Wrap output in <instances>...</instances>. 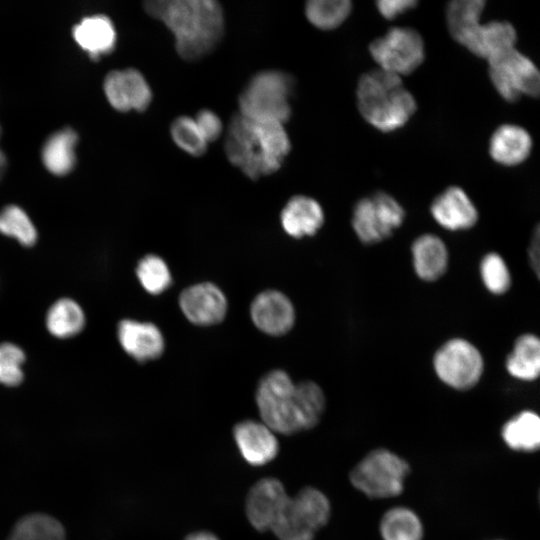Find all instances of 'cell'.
<instances>
[{
	"label": "cell",
	"mask_w": 540,
	"mask_h": 540,
	"mask_svg": "<svg viewBox=\"0 0 540 540\" xmlns=\"http://www.w3.org/2000/svg\"><path fill=\"white\" fill-rule=\"evenodd\" d=\"M85 312L78 302L63 297L51 304L45 315L47 331L55 338L68 339L85 327Z\"/></svg>",
	"instance_id": "obj_28"
},
{
	"label": "cell",
	"mask_w": 540,
	"mask_h": 540,
	"mask_svg": "<svg viewBox=\"0 0 540 540\" xmlns=\"http://www.w3.org/2000/svg\"><path fill=\"white\" fill-rule=\"evenodd\" d=\"M517 30L507 20H490L476 24L461 40L460 46L474 56L485 59L502 54L516 47Z\"/></svg>",
	"instance_id": "obj_16"
},
{
	"label": "cell",
	"mask_w": 540,
	"mask_h": 540,
	"mask_svg": "<svg viewBox=\"0 0 540 540\" xmlns=\"http://www.w3.org/2000/svg\"><path fill=\"white\" fill-rule=\"evenodd\" d=\"M404 206L390 193L378 190L358 199L351 213V227L366 246L388 240L404 224Z\"/></svg>",
	"instance_id": "obj_8"
},
{
	"label": "cell",
	"mask_w": 540,
	"mask_h": 540,
	"mask_svg": "<svg viewBox=\"0 0 540 540\" xmlns=\"http://www.w3.org/2000/svg\"><path fill=\"white\" fill-rule=\"evenodd\" d=\"M291 151L285 125L254 120L236 112L225 132L228 161L250 180L277 172Z\"/></svg>",
	"instance_id": "obj_2"
},
{
	"label": "cell",
	"mask_w": 540,
	"mask_h": 540,
	"mask_svg": "<svg viewBox=\"0 0 540 540\" xmlns=\"http://www.w3.org/2000/svg\"><path fill=\"white\" fill-rule=\"evenodd\" d=\"M432 368L442 384L452 390L466 392L480 383L485 360L473 342L463 337H453L435 350Z\"/></svg>",
	"instance_id": "obj_9"
},
{
	"label": "cell",
	"mask_w": 540,
	"mask_h": 540,
	"mask_svg": "<svg viewBox=\"0 0 540 540\" xmlns=\"http://www.w3.org/2000/svg\"><path fill=\"white\" fill-rule=\"evenodd\" d=\"M170 135L177 147L193 157H200L207 151L208 143L193 117L187 115L176 117L171 122Z\"/></svg>",
	"instance_id": "obj_35"
},
{
	"label": "cell",
	"mask_w": 540,
	"mask_h": 540,
	"mask_svg": "<svg viewBox=\"0 0 540 540\" xmlns=\"http://www.w3.org/2000/svg\"><path fill=\"white\" fill-rule=\"evenodd\" d=\"M117 339L122 349L140 363L159 358L165 349L163 334L151 322L123 319L117 325Z\"/></svg>",
	"instance_id": "obj_19"
},
{
	"label": "cell",
	"mask_w": 540,
	"mask_h": 540,
	"mask_svg": "<svg viewBox=\"0 0 540 540\" xmlns=\"http://www.w3.org/2000/svg\"><path fill=\"white\" fill-rule=\"evenodd\" d=\"M179 306L193 324L210 326L220 323L227 313V299L219 287L202 282L185 288L179 295Z\"/></svg>",
	"instance_id": "obj_15"
},
{
	"label": "cell",
	"mask_w": 540,
	"mask_h": 540,
	"mask_svg": "<svg viewBox=\"0 0 540 540\" xmlns=\"http://www.w3.org/2000/svg\"><path fill=\"white\" fill-rule=\"evenodd\" d=\"M103 90L109 104L120 112H143L153 98L146 78L134 68L110 71L104 79Z\"/></svg>",
	"instance_id": "obj_12"
},
{
	"label": "cell",
	"mask_w": 540,
	"mask_h": 540,
	"mask_svg": "<svg viewBox=\"0 0 540 540\" xmlns=\"http://www.w3.org/2000/svg\"><path fill=\"white\" fill-rule=\"evenodd\" d=\"M417 5L418 1L416 0H378L375 2L378 13L388 21L411 11Z\"/></svg>",
	"instance_id": "obj_38"
},
{
	"label": "cell",
	"mask_w": 540,
	"mask_h": 540,
	"mask_svg": "<svg viewBox=\"0 0 540 540\" xmlns=\"http://www.w3.org/2000/svg\"><path fill=\"white\" fill-rule=\"evenodd\" d=\"M488 540H506V539H503V538H493V539H488Z\"/></svg>",
	"instance_id": "obj_42"
},
{
	"label": "cell",
	"mask_w": 540,
	"mask_h": 540,
	"mask_svg": "<svg viewBox=\"0 0 540 540\" xmlns=\"http://www.w3.org/2000/svg\"><path fill=\"white\" fill-rule=\"evenodd\" d=\"M433 220L450 232L467 231L479 221V211L468 193L458 185H450L437 194L429 206Z\"/></svg>",
	"instance_id": "obj_14"
},
{
	"label": "cell",
	"mask_w": 540,
	"mask_h": 540,
	"mask_svg": "<svg viewBox=\"0 0 540 540\" xmlns=\"http://www.w3.org/2000/svg\"><path fill=\"white\" fill-rule=\"evenodd\" d=\"M250 315L255 326L262 332L280 336L287 333L295 322V309L282 292L268 289L252 301Z\"/></svg>",
	"instance_id": "obj_18"
},
{
	"label": "cell",
	"mask_w": 540,
	"mask_h": 540,
	"mask_svg": "<svg viewBox=\"0 0 540 540\" xmlns=\"http://www.w3.org/2000/svg\"><path fill=\"white\" fill-rule=\"evenodd\" d=\"M25 360V352L20 346L11 342L0 343V384L8 387L20 385L24 379Z\"/></svg>",
	"instance_id": "obj_36"
},
{
	"label": "cell",
	"mask_w": 540,
	"mask_h": 540,
	"mask_svg": "<svg viewBox=\"0 0 540 540\" xmlns=\"http://www.w3.org/2000/svg\"><path fill=\"white\" fill-rule=\"evenodd\" d=\"M412 267L421 281L433 283L448 271L450 254L445 241L434 233L417 236L410 246Z\"/></svg>",
	"instance_id": "obj_21"
},
{
	"label": "cell",
	"mask_w": 540,
	"mask_h": 540,
	"mask_svg": "<svg viewBox=\"0 0 540 540\" xmlns=\"http://www.w3.org/2000/svg\"><path fill=\"white\" fill-rule=\"evenodd\" d=\"M143 7L171 32L175 50L185 61L209 55L225 33L224 10L216 0H149Z\"/></svg>",
	"instance_id": "obj_1"
},
{
	"label": "cell",
	"mask_w": 540,
	"mask_h": 540,
	"mask_svg": "<svg viewBox=\"0 0 540 540\" xmlns=\"http://www.w3.org/2000/svg\"><path fill=\"white\" fill-rule=\"evenodd\" d=\"M355 95L363 120L383 133L403 128L418 108L403 78L377 67L360 75Z\"/></svg>",
	"instance_id": "obj_3"
},
{
	"label": "cell",
	"mask_w": 540,
	"mask_h": 540,
	"mask_svg": "<svg viewBox=\"0 0 540 540\" xmlns=\"http://www.w3.org/2000/svg\"><path fill=\"white\" fill-rule=\"evenodd\" d=\"M353 10L350 0H310L304 7L308 22L323 31L339 28Z\"/></svg>",
	"instance_id": "obj_30"
},
{
	"label": "cell",
	"mask_w": 540,
	"mask_h": 540,
	"mask_svg": "<svg viewBox=\"0 0 540 540\" xmlns=\"http://www.w3.org/2000/svg\"><path fill=\"white\" fill-rule=\"evenodd\" d=\"M479 275L485 289L494 296H503L512 286L510 268L501 254L485 253L479 262Z\"/></svg>",
	"instance_id": "obj_33"
},
{
	"label": "cell",
	"mask_w": 540,
	"mask_h": 540,
	"mask_svg": "<svg viewBox=\"0 0 540 540\" xmlns=\"http://www.w3.org/2000/svg\"><path fill=\"white\" fill-rule=\"evenodd\" d=\"M232 434L239 453L249 465H266L279 453L276 433L261 421H240L234 425Z\"/></svg>",
	"instance_id": "obj_17"
},
{
	"label": "cell",
	"mask_w": 540,
	"mask_h": 540,
	"mask_svg": "<svg viewBox=\"0 0 540 540\" xmlns=\"http://www.w3.org/2000/svg\"><path fill=\"white\" fill-rule=\"evenodd\" d=\"M7 540H65V530L49 515L30 514L15 524Z\"/></svg>",
	"instance_id": "obj_31"
},
{
	"label": "cell",
	"mask_w": 540,
	"mask_h": 540,
	"mask_svg": "<svg viewBox=\"0 0 540 540\" xmlns=\"http://www.w3.org/2000/svg\"><path fill=\"white\" fill-rule=\"evenodd\" d=\"M368 52L377 68L404 77L415 72L426 57L421 33L409 26H393L374 38Z\"/></svg>",
	"instance_id": "obj_10"
},
{
	"label": "cell",
	"mask_w": 540,
	"mask_h": 540,
	"mask_svg": "<svg viewBox=\"0 0 540 540\" xmlns=\"http://www.w3.org/2000/svg\"><path fill=\"white\" fill-rule=\"evenodd\" d=\"M533 151V138L529 131L515 123H503L495 128L488 142L491 159L504 167L523 164Z\"/></svg>",
	"instance_id": "obj_20"
},
{
	"label": "cell",
	"mask_w": 540,
	"mask_h": 540,
	"mask_svg": "<svg viewBox=\"0 0 540 540\" xmlns=\"http://www.w3.org/2000/svg\"><path fill=\"white\" fill-rule=\"evenodd\" d=\"M412 473L410 462L387 447L366 452L350 469V485L371 500L399 497Z\"/></svg>",
	"instance_id": "obj_4"
},
{
	"label": "cell",
	"mask_w": 540,
	"mask_h": 540,
	"mask_svg": "<svg viewBox=\"0 0 540 540\" xmlns=\"http://www.w3.org/2000/svg\"><path fill=\"white\" fill-rule=\"evenodd\" d=\"M528 264L536 276L540 278V225L536 224L532 230L529 244L527 246Z\"/></svg>",
	"instance_id": "obj_39"
},
{
	"label": "cell",
	"mask_w": 540,
	"mask_h": 540,
	"mask_svg": "<svg viewBox=\"0 0 540 540\" xmlns=\"http://www.w3.org/2000/svg\"><path fill=\"white\" fill-rule=\"evenodd\" d=\"M290 495L284 484L275 477L256 481L245 498V515L250 525L259 532L271 530Z\"/></svg>",
	"instance_id": "obj_13"
},
{
	"label": "cell",
	"mask_w": 540,
	"mask_h": 540,
	"mask_svg": "<svg viewBox=\"0 0 540 540\" xmlns=\"http://www.w3.org/2000/svg\"><path fill=\"white\" fill-rule=\"evenodd\" d=\"M500 438L511 451L533 454L540 448V416L532 409H522L509 417L500 428Z\"/></svg>",
	"instance_id": "obj_23"
},
{
	"label": "cell",
	"mask_w": 540,
	"mask_h": 540,
	"mask_svg": "<svg viewBox=\"0 0 540 540\" xmlns=\"http://www.w3.org/2000/svg\"><path fill=\"white\" fill-rule=\"evenodd\" d=\"M0 137H1V126H0ZM6 167H7V158L3 150L0 148V180L2 179L5 173Z\"/></svg>",
	"instance_id": "obj_41"
},
{
	"label": "cell",
	"mask_w": 540,
	"mask_h": 540,
	"mask_svg": "<svg viewBox=\"0 0 540 540\" xmlns=\"http://www.w3.org/2000/svg\"><path fill=\"white\" fill-rule=\"evenodd\" d=\"M381 540H424L425 526L419 513L407 505L388 508L378 523Z\"/></svg>",
	"instance_id": "obj_26"
},
{
	"label": "cell",
	"mask_w": 540,
	"mask_h": 540,
	"mask_svg": "<svg viewBox=\"0 0 540 540\" xmlns=\"http://www.w3.org/2000/svg\"><path fill=\"white\" fill-rule=\"evenodd\" d=\"M193 118L208 144L216 141L223 134L222 120L214 111L203 108L197 111Z\"/></svg>",
	"instance_id": "obj_37"
},
{
	"label": "cell",
	"mask_w": 540,
	"mask_h": 540,
	"mask_svg": "<svg viewBox=\"0 0 540 540\" xmlns=\"http://www.w3.org/2000/svg\"><path fill=\"white\" fill-rule=\"evenodd\" d=\"M485 7V0H452L446 4V27L456 43L481 21Z\"/></svg>",
	"instance_id": "obj_29"
},
{
	"label": "cell",
	"mask_w": 540,
	"mask_h": 540,
	"mask_svg": "<svg viewBox=\"0 0 540 540\" xmlns=\"http://www.w3.org/2000/svg\"><path fill=\"white\" fill-rule=\"evenodd\" d=\"M488 63L489 80L498 95L508 103L540 94V71L534 61L517 47L499 54Z\"/></svg>",
	"instance_id": "obj_11"
},
{
	"label": "cell",
	"mask_w": 540,
	"mask_h": 540,
	"mask_svg": "<svg viewBox=\"0 0 540 540\" xmlns=\"http://www.w3.org/2000/svg\"><path fill=\"white\" fill-rule=\"evenodd\" d=\"M135 272L141 286L152 295L161 294L172 284V276L166 262L155 254L141 258Z\"/></svg>",
	"instance_id": "obj_34"
},
{
	"label": "cell",
	"mask_w": 540,
	"mask_h": 540,
	"mask_svg": "<svg viewBox=\"0 0 540 540\" xmlns=\"http://www.w3.org/2000/svg\"><path fill=\"white\" fill-rule=\"evenodd\" d=\"M295 81L291 74L266 69L252 75L238 96V113L245 117L285 125L292 115Z\"/></svg>",
	"instance_id": "obj_5"
},
{
	"label": "cell",
	"mask_w": 540,
	"mask_h": 540,
	"mask_svg": "<svg viewBox=\"0 0 540 540\" xmlns=\"http://www.w3.org/2000/svg\"><path fill=\"white\" fill-rule=\"evenodd\" d=\"M255 400L261 422L274 433L293 435L304 431L294 383L283 370H272L259 381Z\"/></svg>",
	"instance_id": "obj_6"
},
{
	"label": "cell",
	"mask_w": 540,
	"mask_h": 540,
	"mask_svg": "<svg viewBox=\"0 0 540 540\" xmlns=\"http://www.w3.org/2000/svg\"><path fill=\"white\" fill-rule=\"evenodd\" d=\"M506 372L520 382H534L540 376V339L532 332L518 335L504 362Z\"/></svg>",
	"instance_id": "obj_25"
},
{
	"label": "cell",
	"mask_w": 540,
	"mask_h": 540,
	"mask_svg": "<svg viewBox=\"0 0 540 540\" xmlns=\"http://www.w3.org/2000/svg\"><path fill=\"white\" fill-rule=\"evenodd\" d=\"M284 231L294 238L314 236L324 225L325 213L321 204L307 195H294L280 213Z\"/></svg>",
	"instance_id": "obj_22"
},
{
	"label": "cell",
	"mask_w": 540,
	"mask_h": 540,
	"mask_svg": "<svg viewBox=\"0 0 540 540\" xmlns=\"http://www.w3.org/2000/svg\"><path fill=\"white\" fill-rule=\"evenodd\" d=\"M77 142L78 135L70 127L51 134L46 139L41 152L45 168L56 176H64L71 172L76 163Z\"/></svg>",
	"instance_id": "obj_27"
},
{
	"label": "cell",
	"mask_w": 540,
	"mask_h": 540,
	"mask_svg": "<svg viewBox=\"0 0 540 540\" xmlns=\"http://www.w3.org/2000/svg\"><path fill=\"white\" fill-rule=\"evenodd\" d=\"M72 36L92 60H98L102 55L112 52L117 40L114 24L105 15L83 18L74 25Z\"/></svg>",
	"instance_id": "obj_24"
},
{
	"label": "cell",
	"mask_w": 540,
	"mask_h": 540,
	"mask_svg": "<svg viewBox=\"0 0 540 540\" xmlns=\"http://www.w3.org/2000/svg\"><path fill=\"white\" fill-rule=\"evenodd\" d=\"M0 234L16 240L24 247H32L38 240L33 221L20 206L14 204L0 210Z\"/></svg>",
	"instance_id": "obj_32"
},
{
	"label": "cell",
	"mask_w": 540,
	"mask_h": 540,
	"mask_svg": "<svg viewBox=\"0 0 540 540\" xmlns=\"http://www.w3.org/2000/svg\"><path fill=\"white\" fill-rule=\"evenodd\" d=\"M183 540H220L217 535L210 531L199 530L189 533Z\"/></svg>",
	"instance_id": "obj_40"
},
{
	"label": "cell",
	"mask_w": 540,
	"mask_h": 540,
	"mask_svg": "<svg viewBox=\"0 0 540 540\" xmlns=\"http://www.w3.org/2000/svg\"><path fill=\"white\" fill-rule=\"evenodd\" d=\"M331 515L328 496L317 487L305 486L289 496L270 531L278 540H314Z\"/></svg>",
	"instance_id": "obj_7"
}]
</instances>
